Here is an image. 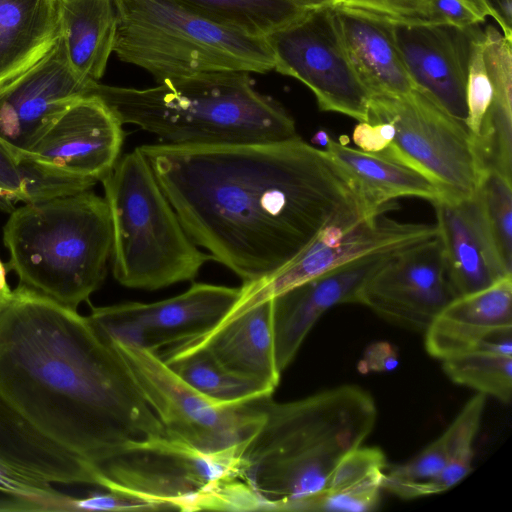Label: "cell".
Masks as SVG:
<instances>
[{
    "label": "cell",
    "instance_id": "obj_1",
    "mask_svg": "<svg viewBox=\"0 0 512 512\" xmlns=\"http://www.w3.org/2000/svg\"><path fill=\"white\" fill-rule=\"evenodd\" d=\"M138 149L190 238L243 284L280 270L327 226L383 213L326 150L299 136Z\"/></svg>",
    "mask_w": 512,
    "mask_h": 512
},
{
    "label": "cell",
    "instance_id": "obj_2",
    "mask_svg": "<svg viewBox=\"0 0 512 512\" xmlns=\"http://www.w3.org/2000/svg\"><path fill=\"white\" fill-rule=\"evenodd\" d=\"M0 395L41 434L96 466L167 437L90 318L21 284L0 311Z\"/></svg>",
    "mask_w": 512,
    "mask_h": 512
},
{
    "label": "cell",
    "instance_id": "obj_3",
    "mask_svg": "<svg viewBox=\"0 0 512 512\" xmlns=\"http://www.w3.org/2000/svg\"><path fill=\"white\" fill-rule=\"evenodd\" d=\"M264 421L240 455V478L263 510L291 511L322 490L350 451L374 429L373 397L356 385H341L302 399L259 401Z\"/></svg>",
    "mask_w": 512,
    "mask_h": 512
},
{
    "label": "cell",
    "instance_id": "obj_4",
    "mask_svg": "<svg viewBox=\"0 0 512 512\" xmlns=\"http://www.w3.org/2000/svg\"><path fill=\"white\" fill-rule=\"evenodd\" d=\"M90 95L122 124L138 126L167 144H250L299 136L292 116L258 92L245 71L201 72L145 89L96 82Z\"/></svg>",
    "mask_w": 512,
    "mask_h": 512
},
{
    "label": "cell",
    "instance_id": "obj_5",
    "mask_svg": "<svg viewBox=\"0 0 512 512\" xmlns=\"http://www.w3.org/2000/svg\"><path fill=\"white\" fill-rule=\"evenodd\" d=\"M3 242L19 284L77 310L106 277L112 248L106 200L87 190L25 203L10 212Z\"/></svg>",
    "mask_w": 512,
    "mask_h": 512
},
{
    "label": "cell",
    "instance_id": "obj_6",
    "mask_svg": "<svg viewBox=\"0 0 512 512\" xmlns=\"http://www.w3.org/2000/svg\"><path fill=\"white\" fill-rule=\"evenodd\" d=\"M112 226L113 275L123 286L157 290L193 280L213 260L184 229L138 148L101 181Z\"/></svg>",
    "mask_w": 512,
    "mask_h": 512
},
{
    "label": "cell",
    "instance_id": "obj_7",
    "mask_svg": "<svg viewBox=\"0 0 512 512\" xmlns=\"http://www.w3.org/2000/svg\"><path fill=\"white\" fill-rule=\"evenodd\" d=\"M113 52L157 83L201 72L266 73L275 59L266 37L210 21L172 0H113Z\"/></svg>",
    "mask_w": 512,
    "mask_h": 512
},
{
    "label": "cell",
    "instance_id": "obj_8",
    "mask_svg": "<svg viewBox=\"0 0 512 512\" xmlns=\"http://www.w3.org/2000/svg\"><path fill=\"white\" fill-rule=\"evenodd\" d=\"M245 444L204 453L164 437L101 464L104 489L142 499L159 510H263L239 476Z\"/></svg>",
    "mask_w": 512,
    "mask_h": 512
},
{
    "label": "cell",
    "instance_id": "obj_9",
    "mask_svg": "<svg viewBox=\"0 0 512 512\" xmlns=\"http://www.w3.org/2000/svg\"><path fill=\"white\" fill-rule=\"evenodd\" d=\"M368 122L394 128L390 145L379 154L427 177L447 199L472 197L482 171L467 125L414 89L401 96L373 95Z\"/></svg>",
    "mask_w": 512,
    "mask_h": 512
},
{
    "label": "cell",
    "instance_id": "obj_10",
    "mask_svg": "<svg viewBox=\"0 0 512 512\" xmlns=\"http://www.w3.org/2000/svg\"><path fill=\"white\" fill-rule=\"evenodd\" d=\"M109 340L126 361L168 438L204 453H217L247 443L263 423L261 399L218 404L185 383L157 351Z\"/></svg>",
    "mask_w": 512,
    "mask_h": 512
},
{
    "label": "cell",
    "instance_id": "obj_11",
    "mask_svg": "<svg viewBox=\"0 0 512 512\" xmlns=\"http://www.w3.org/2000/svg\"><path fill=\"white\" fill-rule=\"evenodd\" d=\"M266 38L274 70L305 84L320 110L368 122L372 94L352 65L332 7L308 10Z\"/></svg>",
    "mask_w": 512,
    "mask_h": 512
},
{
    "label": "cell",
    "instance_id": "obj_12",
    "mask_svg": "<svg viewBox=\"0 0 512 512\" xmlns=\"http://www.w3.org/2000/svg\"><path fill=\"white\" fill-rule=\"evenodd\" d=\"M437 234L436 224L399 222L383 213L333 223L280 270L244 283L232 309L217 326L337 266L370 254L401 250L432 239Z\"/></svg>",
    "mask_w": 512,
    "mask_h": 512
},
{
    "label": "cell",
    "instance_id": "obj_13",
    "mask_svg": "<svg viewBox=\"0 0 512 512\" xmlns=\"http://www.w3.org/2000/svg\"><path fill=\"white\" fill-rule=\"evenodd\" d=\"M54 484L104 488L99 468L59 446L0 395V493L32 511H75L73 498Z\"/></svg>",
    "mask_w": 512,
    "mask_h": 512
},
{
    "label": "cell",
    "instance_id": "obj_14",
    "mask_svg": "<svg viewBox=\"0 0 512 512\" xmlns=\"http://www.w3.org/2000/svg\"><path fill=\"white\" fill-rule=\"evenodd\" d=\"M239 294L240 288L194 283L184 293L154 303L92 307L88 317L111 340L158 351L213 329Z\"/></svg>",
    "mask_w": 512,
    "mask_h": 512
},
{
    "label": "cell",
    "instance_id": "obj_15",
    "mask_svg": "<svg viewBox=\"0 0 512 512\" xmlns=\"http://www.w3.org/2000/svg\"><path fill=\"white\" fill-rule=\"evenodd\" d=\"M456 297L437 235L394 253L366 282L359 304L393 324L425 332Z\"/></svg>",
    "mask_w": 512,
    "mask_h": 512
},
{
    "label": "cell",
    "instance_id": "obj_16",
    "mask_svg": "<svg viewBox=\"0 0 512 512\" xmlns=\"http://www.w3.org/2000/svg\"><path fill=\"white\" fill-rule=\"evenodd\" d=\"M391 17V16H390ZM415 89L466 124V85L472 42L480 25L459 29L419 18L391 17Z\"/></svg>",
    "mask_w": 512,
    "mask_h": 512
},
{
    "label": "cell",
    "instance_id": "obj_17",
    "mask_svg": "<svg viewBox=\"0 0 512 512\" xmlns=\"http://www.w3.org/2000/svg\"><path fill=\"white\" fill-rule=\"evenodd\" d=\"M122 125L99 97L87 95L63 111L19 156L97 184L120 157Z\"/></svg>",
    "mask_w": 512,
    "mask_h": 512
},
{
    "label": "cell",
    "instance_id": "obj_18",
    "mask_svg": "<svg viewBox=\"0 0 512 512\" xmlns=\"http://www.w3.org/2000/svg\"><path fill=\"white\" fill-rule=\"evenodd\" d=\"M95 83L70 67L59 37L39 63L0 90V139L18 157L72 103L90 95Z\"/></svg>",
    "mask_w": 512,
    "mask_h": 512
},
{
    "label": "cell",
    "instance_id": "obj_19",
    "mask_svg": "<svg viewBox=\"0 0 512 512\" xmlns=\"http://www.w3.org/2000/svg\"><path fill=\"white\" fill-rule=\"evenodd\" d=\"M397 251L347 262L272 298L274 349L280 373L293 361L318 319L338 304L359 303L366 282Z\"/></svg>",
    "mask_w": 512,
    "mask_h": 512
},
{
    "label": "cell",
    "instance_id": "obj_20",
    "mask_svg": "<svg viewBox=\"0 0 512 512\" xmlns=\"http://www.w3.org/2000/svg\"><path fill=\"white\" fill-rule=\"evenodd\" d=\"M424 333L426 351L441 361L476 349L512 355V275L454 298Z\"/></svg>",
    "mask_w": 512,
    "mask_h": 512
},
{
    "label": "cell",
    "instance_id": "obj_21",
    "mask_svg": "<svg viewBox=\"0 0 512 512\" xmlns=\"http://www.w3.org/2000/svg\"><path fill=\"white\" fill-rule=\"evenodd\" d=\"M448 277L456 296L489 287L512 275L504 266L474 194L431 202Z\"/></svg>",
    "mask_w": 512,
    "mask_h": 512
},
{
    "label": "cell",
    "instance_id": "obj_22",
    "mask_svg": "<svg viewBox=\"0 0 512 512\" xmlns=\"http://www.w3.org/2000/svg\"><path fill=\"white\" fill-rule=\"evenodd\" d=\"M332 10L352 65L372 96H401L415 89L390 16L344 4Z\"/></svg>",
    "mask_w": 512,
    "mask_h": 512
},
{
    "label": "cell",
    "instance_id": "obj_23",
    "mask_svg": "<svg viewBox=\"0 0 512 512\" xmlns=\"http://www.w3.org/2000/svg\"><path fill=\"white\" fill-rule=\"evenodd\" d=\"M184 342L204 347L233 373L261 381L274 389L279 383L281 373L275 358L272 299Z\"/></svg>",
    "mask_w": 512,
    "mask_h": 512
},
{
    "label": "cell",
    "instance_id": "obj_24",
    "mask_svg": "<svg viewBox=\"0 0 512 512\" xmlns=\"http://www.w3.org/2000/svg\"><path fill=\"white\" fill-rule=\"evenodd\" d=\"M59 37L57 0H0V90L39 63Z\"/></svg>",
    "mask_w": 512,
    "mask_h": 512
},
{
    "label": "cell",
    "instance_id": "obj_25",
    "mask_svg": "<svg viewBox=\"0 0 512 512\" xmlns=\"http://www.w3.org/2000/svg\"><path fill=\"white\" fill-rule=\"evenodd\" d=\"M60 37L70 67L99 82L113 52L117 16L113 0H57Z\"/></svg>",
    "mask_w": 512,
    "mask_h": 512
},
{
    "label": "cell",
    "instance_id": "obj_26",
    "mask_svg": "<svg viewBox=\"0 0 512 512\" xmlns=\"http://www.w3.org/2000/svg\"><path fill=\"white\" fill-rule=\"evenodd\" d=\"M327 153L349 175L367 205L384 212L391 200L418 197L430 202L443 194L420 172L379 153H368L330 139Z\"/></svg>",
    "mask_w": 512,
    "mask_h": 512
},
{
    "label": "cell",
    "instance_id": "obj_27",
    "mask_svg": "<svg viewBox=\"0 0 512 512\" xmlns=\"http://www.w3.org/2000/svg\"><path fill=\"white\" fill-rule=\"evenodd\" d=\"M485 404L486 395H473L447 429L416 457L387 467L382 489L405 499L413 487L437 476L454 458L472 449Z\"/></svg>",
    "mask_w": 512,
    "mask_h": 512
},
{
    "label": "cell",
    "instance_id": "obj_28",
    "mask_svg": "<svg viewBox=\"0 0 512 512\" xmlns=\"http://www.w3.org/2000/svg\"><path fill=\"white\" fill-rule=\"evenodd\" d=\"M165 364L193 389L222 405H238L271 397L274 388L223 367L204 347L189 342L159 354Z\"/></svg>",
    "mask_w": 512,
    "mask_h": 512
},
{
    "label": "cell",
    "instance_id": "obj_29",
    "mask_svg": "<svg viewBox=\"0 0 512 512\" xmlns=\"http://www.w3.org/2000/svg\"><path fill=\"white\" fill-rule=\"evenodd\" d=\"M225 27L266 37L303 16L296 0H172Z\"/></svg>",
    "mask_w": 512,
    "mask_h": 512
},
{
    "label": "cell",
    "instance_id": "obj_30",
    "mask_svg": "<svg viewBox=\"0 0 512 512\" xmlns=\"http://www.w3.org/2000/svg\"><path fill=\"white\" fill-rule=\"evenodd\" d=\"M447 377L456 384L509 403L512 395V355L476 349L442 360Z\"/></svg>",
    "mask_w": 512,
    "mask_h": 512
},
{
    "label": "cell",
    "instance_id": "obj_31",
    "mask_svg": "<svg viewBox=\"0 0 512 512\" xmlns=\"http://www.w3.org/2000/svg\"><path fill=\"white\" fill-rule=\"evenodd\" d=\"M475 194L498 254L512 272V180L485 171Z\"/></svg>",
    "mask_w": 512,
    "mask_h": 512
},
{
    "label": "cell",
    "instance_id": "obj_32",
    "mask_svg": "<svg viewBox=\"0 0 512 512\" xmlns=\"http://www.w3.org/2000/svg\"><path fill=\"white\" fill-rule=\"evenodd\" d=\"M23 203H37L81 193L96 185L25 156L17 158Z\"/></svg>",
    "mask_w": 512,
    "mask_h": 512
},
{
    "label": "cell",
    "instance_id": "obj_33",
    "mask_svg": "<svg viewBox=\"0 0 512 512\" xmlns=\"http://www.w3.org/2000/svg\"><path fill=\"white\" fill-rule=\"evenodd\" d=\"M483 40L484 32L480 28L472 42L466 85V125L472 137L478 134L493 95L483 59Z\"/></svg>",
    "mask_w": 512,
    "mask_h": 512
},
{
    "label": "cell",
    "instance_id": "obj_34",
    "mask_svg": "<svg viewBox=\"0 0 512 512\" xmlns=\"http://www.w3.org/2000/svg\"><path fill=\"white\" fill-rule=\"evenodd\" d=\"M488 16L485 0H432L427 20L467 29L481 25Z\"/></svg>",
    "mask_w": 512,
    "mask_h": 512
},
{
    "label": "cell",
    "instance_id": "obj_35",
    "mask_svg": "<svg viewBox=\"0 0 512 512\" xmlns=\"http://www.w3.org/2000/svg\"><path fill=\"white\" fill-rule=\"evenodd\" d=\"M73 506L75 511H159L152 503L111 491L74 497Z\"/></svg>",
    "mask_w": 512,
    "mask_h": 512
},
{
    "label": "cell",
    "instance_id": "obj_36",
    "mask_svg": "<svg viewBox=\"0 0 512 512\" xmlns=\"http://www.w3.org/2000/svg\"><path fill=\"white\" fill-rule=\"evenodd\" d=\"M18 202H23V190L17 155L0 139V210L11 212Z\"/></svg>",
    "mask_w": 512,
    "mask_h": 512
},
{
    "label": "cell",
    "instance_id": "obj_37",
    "mask_svg": "<svg viewBox=\"0 0 512 512\" xmlns=\"http://www.w3.org/2000/svg\"><path fill=\"white\" fill-rule=\"evenodd\" d=\"M432 0H344L342 4L400 18L427 19Z\"/></svg>",
    "mask_w": 512,
    "mask_h": 512
},
{
    "label": "cell",
    "instance_id": "obj_38",
    "mask_svg": "<svg viewBox=\"0 0 512 512\" xmlns=\"http://www.w3.org/2000/svg\"><path fill=\"white\" fill-rule=\"evenodd\" d=\"M394 137V128L388 122H359L353 130V141L361 151L379 153Z\"/></svg>",
    "mask_w": 512,
    "mask_h": 512
},
{
    "label": "cell",
    "instance_id": "obj_39",
    "mask_svg": "<svg viewBox=\"0 0 512 512\" xmlns=\"http://www.w3.org/2000/svg\"><path fill=\"white\" fill-rule=\"evenodd\" d=\"M399 364L397 349L389 342L379 341L367 347L358 363L361 373L388 372Z\"/></svg>",
    "mask_w": 512,
    "mask_h": 512
},
{
    "label": "cell",
    "instance_id": "obj_40",
    "mask_svg": "<svg viewBox=\"0 0 512 512\" xmlns=\"http://www.w3.org/2000/svg\"><path fill=\"white\" fill-rule=\"evenodd\" d=\"M503 35L512 41V0H485Z\"/></svg>",
    "mask_w": 512,
    "mask_h": 512
},
{
    "label": "cell",
    "instance_id": "obj_41",
    "mask_svg": "<svg viewBox=\"0 0 512 512\" xmlns=\"http://www.w3.org/2000/svg\"><path fill=\"white\" fill-rule=\"evenodd\" d=\"M12 290L10 289L6 279V267L0 260V311L10 300Z\"/></svg>",
    "mask_w": 512,
    "mask_h": 512
},
{
    "label": "cell",
    "instance_id": "obj_42",
    "mask_svg": "<svg viewBox=\"0 0 512 512\" xmlns=\"http://www.w3.org/2000/svg\"><path fill=\"white\" fill-rule=\"evenodd\" d=\"M305 9L311 10L322 7H333L342 4L344 0H296Z\"/></svg>",
    "mask_w": 512,
    "mask_h": 512
},
{
    "label": "cell",
    "instance_id": "obj_43",
    "mask_svg": "<svg viewBox=\"0 0 512 512\" xmlns=\"http://www.w3.org/2000/svg\"><path fill=\"white\" fill-rule=\"evenodd\" d=\"M331 137L325 130H319L315 133V135L312 137L311 142L319 145L321 147L326 148Z\"/></svg>",
    "mask_w": 512,
    "mask_h": 512
}]
</instances>
